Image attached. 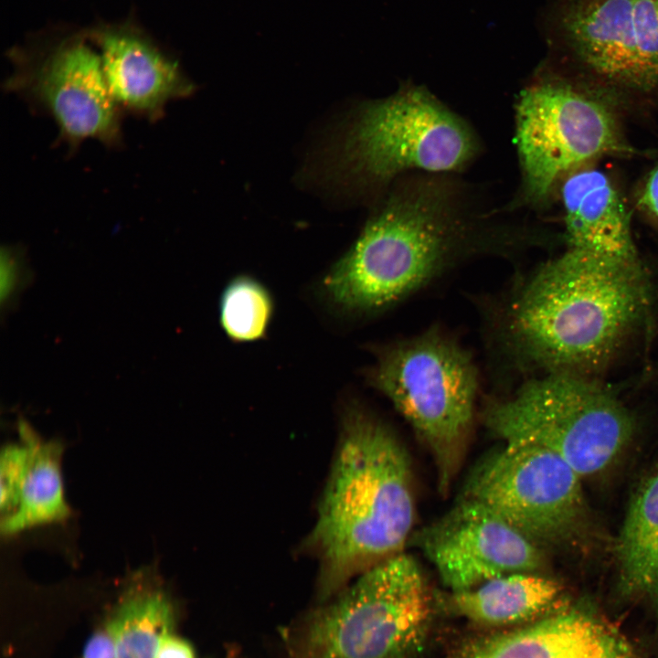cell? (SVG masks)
I'll use <instances>...</instances> for the list:
<instances>
[{
  "mask_svg": "<svg viewBox=\"0 0 658 658\" xmlns=\"http://www.w3.org/2000/svg\"><path fill=\"white\" fill-rule=\"evenodd\" d=\"M652 298L639 259L569 248L487 305L490 347L513 373L589 377L642 324Z\"/></svg>",
  "mask_w": 658,
  "mask_h": 658,
  "instance_id": "obj_1",
  "label": "cell"
},
{
  "mask_svg": "<svg viewBox=\"0 0 658 658\" xmlns=\"http://www.w3.org/2000/svg\"><path fill=\"white\" fill-rule=\"evenodd\" d=\"M474 197L453 174L398 178L324 277L330 300L353 313L380 312L465 260L517 251L521 228L498 222Z\"/></svg>",
  "mask_w": 658,
  "mask_h": 658,
  "instance_id": "obj_2",
  "label": "cell"
},
{
  "mask_svg": "<svg viewBox=\"0 0 658 658\" xmlns=\"http://www.w3.org/2000/svg\"><path fill=\"white\" fill-rule=\"evenodd\" d=\"M414 520L406 449L378 419L349 407L308 538L321 566L320 597L334 596L352 578L400 553Z\"/></svg>",
  "mask_w": 658,
  "mask_h": 658,
  "instance_id": "obj_3",
  "label": "cell"
},
{
  "mask_svg": "<svg viewBox=\"0 0 658 658\" xmlns=\"http://www.w3.org/2000/svg\"><path fill=\"white\" fill-rule=\"evenodd\" d=\"M480 151L462 117L426 88L408 82L335 122L313 154L308 175L331 194L376 204L400 176L455 174Z\"/></svg>",
  "mask_w": 658,
  "mask_h": 658,
  "instance_id": "obj_4",
  "label": "cell"
},
{
  "mask_svg": "<svg viewBox=\"0 0 658 658\" xmlns=\"http://www.w3.org/2000/svg\"><path fill=\"white\" fill-rule=\"evenodd\" d=\"M546 59L616 106H658V0H548Z\"/></svg>",
  "mask_w": 658,
  "mask_h": 658,
  "instance_id": "obj_5",
  "label": "cell"
},
{
  "mask_svg": "<svg viewBox=\"0 0 658 658\" xmlns=\"http://www.w3.org/2000/svg\"><path fill=\"white\" fill-rule=\"evenodd\" d=\"M367 376L427 446L440 490L456 475L473 425L479 374L470 352L439 327L377 348Z\"/></svg>",
  "mask_w": 658,
  "mask_h": 658,
  "instance_id": "obj_6",
  "label": "cell"
},
{
  "mask_svg": "<svg viewBox=\"0 0 658 658\" xmlns=\"http://www.w3.org/2000/svg\"><path fill=\"white\" fill-rule=\"evenodd\" d=\"M483 416L502 441L548 449L581 478L610 465L634 430L628 409L611 391L567 372L544 373L511 395L489 398Z\"/></svg>",
  "mask_w": 658,
  "mask_h": 658,
  "instance_id": "obj_7",
  "label": "cell"
},
{
  "mask_svg": "<svg viewBox=\"0 0 658 658\" xmlns=\"http://www.w3.org/2000/svg\"><path fill=\"white\" fill-rule=\"evenodd\" d=\"M521 181L507 210L540 207L568 173L604 155L634 150L612 107L546 60L515 104Z\"/></svg>",
  "mask_w": 658,
  "mask_h": 658,
  "instance_id": "obj_8",
  "label": "cell"
},
{
  "mask_svg": "<svg viewBox=\"0 0 658 658\" xmlns=\"http://www.w3.org/2000/svg\"><path fill=\"white\" fill-rule=\"evenodd\" d=\"M430 600L424 576L398 553L360 573L303 621L292 658H409L424 641Z\"/></svg>",
  "mask_w": 658,
  "mask_h": 658,
  "instance_id": "obj_9",
  "label": "cell"
},
{
  "mask_svg": "<svg viewBox=\"0 0 658 658\" xmlns=\"http://www.w3.org/2000/svg\"><path fill=\"white\" fill-rule=\"evenodd\" d=\"M580 479L548 449L503 441L472 470L462 497L483 504L539 547L559 544L585 526Z\"/></svg>",
  "mask_w": 658,
  "mask_h": 658,
  "instance_id": "obj_10",
  "label": "cell"
},
{
  "mask_svg": "<svg viewBox=\"0 0 658 658\" xmlns=\"http://www.w3.org/2000/svg\"><path fill=\"white\" fill-rule=\"evenodd\" d=\"M416 542L451 592L515 572H536L540 547L483 504L462 497Z\"/></svg>",
  "mask_w": 658,
  "mask_h": 658,
  "instance_id": "obj_11",
  "label": "cell"
},
{
  "mask_svg": "<svg viewBox=\"0 0 658 658\" xmlns=\"http://www.w3.org/2000/svg\"><path fill=\"white\" fill-rule=\"evenodd\" d=\"M8 88L52 118L70 147L87 139L107 146L122 140V111L107 87L100 54L82 42L55 49Z\"/></svg>",
  "mask_w": 658,
  "mask_h": 658,
  "instance_id": "obj_12",
  "label": "cell"
},
{
  "mask_svg": "<svg viewBox=\"0 0 658 658\" xmlns=\"http://www.w3.org/2000/svg\"><path fill=\"white\" fill-rule=\"evenodd\" d=\"M452 658H633L623 638L591 613L568 610L515 631L483 636Z\"/></svg>",
  "mask_w": 658,
  "mask_h": 658,
  "instance_id": "obj_13",
  "label": "cell"
},
{
  "mask_svg": "<svg viewBox=\"0 0 658 658\" xmlns=\"http://www.w3.org/2000/svg\"><path fill=\"white\" fill-rule=\"evenodd\" d=\"M100 47L107 87L122 111L155 121L169 101L195 90L176 61L139 37L109 32Z\"/></svg>",
  "mask_w": 658,
  "mask_h": 658,
  "instance_id": "obj_14",
  "label": "cell"
},
{
  "mask_svg": "<svg viewBox=\"0 0 658 658\" xmlns=\"http://www.w3.org/2000/svg\"><path fill=\"white\" fill-rule=\"evenodd\" d=\"M561 181L569 248L621 260L639 259L630 214L608 175L598 168L579 167Z\"/></svg>",
  "mask_w": 658,
  "mask_h": 658,
  "instance_id": "obj_15",
  "label": "cell"
},
{
  "mask_svg": "<svg viewBox=\"0 0 658 658\" xmlns=\"http://www.w3.org/2000/svg\"><path fill=\"white\" fill-rule=\"evenodd\" d=\"M558 584L536 572H515L473 588L451 592L455 611L476 623L504 626L530 621L549 610L559 594Z\"/></svg>",
  "mask_w": 658,
  "mask_h": 658,
  "instance_id": "obj_16",
  "label": "cell"
},
{
  "mask_svg": "<svg viewBox=\"0 0 658 658\" xmlns=\"http://www.w3.org/2000/svg\"><path fill=\"white\" fill-rule=\"evenodd\" d=\"M20 440L29 451V461L18 503L9 515L3 516L5 536L66 520L71 514L65 499L61 456L62 444L44 440L24 419L17 425Z\"/></svg>",
  "mask_w": 658,
  "mask_h": 658,
  "instance_id": "obj_17",
  "label": "cell"
},
{
  "mask_svg": "<svg viewBox=\"0 0 658 658\" xmlns=\"http://www.w3.org/2000/svg\"><path fill=\"white\" fill-rule=\"evenodd\" d=\"M621 591L647 598L658 615V469L638 488L617 541Z\"/></svg>",
  "mask_w": 658,
  "mask_h": 658,
  "instance_id": "obj_18",
  "label": "cell"
},
{
  "mask_svg": "<svg viewBox=\"0 0 658 658\" xmlns=\"http://www.w3.org/2000/svg\"><path fill=\"white\" fill-rule=\"evenodd\" d=\"M174 621L173 607L160 590L131 591L111 617L106 631L116 658H155L162 639Z\"/></svg>",
  "mask_w": 658,
  "mask_h": 658,
  "instance_id": "obj_19",
  "label": "cell"
},
{
  "mask_svg": "<svg viewBox=\"0 0 658 658\" xmlns=\"http://www.w3.org/2000/svg\"><path fill=\"white\" fill-rule=\"evenodd\" d=\"M220 323L227 335L235 342L262 338L270 324L272 298L257 280L239 275L232 279L220 298Z\"/></svg>",
  "mask_w": 658,
  "mask_h": 658,
  "instance_id": "obj_20",
  "label": "cell"
},
{
  "mask_svg": "<svg viewBox=\"0 0 658 658\" xmlns=\"http://www.w3.org/2000/svg\"><path fill=\"white\" fill-rule=\"evenodd\" d=\"M29 461L27 445L8 444L3 448L0 458V507L3 516L16 508Z\"/></svg>",
  "mask_w": 658,
  "mask_h": 658,
  "instance_id": "obj_21",
  "label": "cell"
},
{
  "mask_svg": "<svg viewBox=\"0 0 658 658\" xmlns=\"http://www.w3.org/2000/svg\"><path fill=\"white\" fill-rule=\"evenodd\" d=\"M1 300H8L17 287L20 276V262L14 249L2 248L1 250Z\"/></svg>",
  "mask_w": 658,
  "mask_h": 658,
  "instance_id": "obj_22",
  "label": "cell"
},
{
  "mask_svg": "<svg viewBox=\"0 0 658 658\" xmlns=\"http://www.w3.org/2000/svg\"><path fill=\"white\" fill-rule=\"evenodd\" d=\"M155 658H196V656L189 642L168 633L162 639Z\"/></svg>",
  "mask_w": 658,
  "mask_h": 658,
  "instance_id": "obj_23",
  "label": "cell"
},
{
  "mask_svg": "<svg viewBox=\"0 0 658 658\" xmlns=\"http://www.w3.org/2000/svg\"><path fill=\"white\" fill-rule=\"evenodd\" d=\"M82 658H116L112 642L106 630L96 632L89 639Z\"/></svg>",
  "mask_w": 658,
  "mask_h": 658,
  "instance_id": "obj_24",
  "label": "cell"
},
{
  "mask_svg": "<svg viewBox=\"0 0 658 658\" xmlns=\"http://www.w3.org/2000/svg\"><path fill=\"white\" fill-rule=\"evenodd\" d=\"M639 202L645 211L658 218V163L645 180Z\"/></svg>",
  "mask_w": 658,
  "mask_h": 658,
  "instance_id": "obj_25",
  "label": "cell"
}]
</instances>
